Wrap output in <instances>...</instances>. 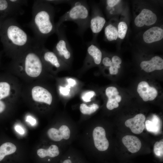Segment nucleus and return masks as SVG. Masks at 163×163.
Segmentation results:
<instances>
[{
    "mask_svg": "<svg viewBox=\"0 0 163 163\" xmlns=\"http://www.w3.org/2000/svg\"><path fill=\"white\" fill-rule=\"evenodd\" d=\"M55 9L45 0H35L32 8V18L28 26L32 29L35 39L44 44L50 36L56 32L54 21Z\"/></svg>",
    "mask_w": 163,
    "mask_h": 163,
    "instance_id": "1",
    "label": "nucleus"
},
{
    "mask_svg": "<svg viewBox=\"0 0 163 163\" xmlns=\"http://www.w3.org/2000/svg\"><path fill=\"white\" fill-rule=\"evenodd\" d=\"M4 50L8 55L18 57L34 42L14 18L5 19L0 35Z\"/></svg>",
    "mask_w": 163,
    "mask_h": 163,
    "instance_id": "2",
    "label": "nucleus"
},
{
    "mask_svg": "<svg viewBox=\"0 0 163 163\" xmlns=\"http://www.w3.org/2000/svg\"><path fill=\"white\" fill-rule=\"evenodd\" d=\"M69 4L71 8L56 23V31L63 22L72 21L77 24L78 32L82 36L90 26V16L88 3L86 0H72Z\"/></svg>",
    "mask_w": 163,
    "mask_h": 163,
    "instance_id": "3",
    "label": "nucleus"
},
{
    "mask_svg": "<svg viewBox=\"0 0 163 163\" xmlns=\"http://www.w3.org/2000/svg\"><path fill=\"white\" fill-rule=\"evenodd\" d=\"M65 30L62 24L57 30L56 34L58 36V40L53 50L59 57L67 60L71 58L72 52L71 47L67 40Z\"/></svg>",
    "mask_w": 163,
    "mask_h": 163,
    "instance_id": "4",
    "label": "nucleus"
},
{
    "mask_svg": "<svg viewBox=\"0 0 163 163\" xmlns=\"http://www.w3.org/2000/svg\"><path fill=\"white\" fill-rule=\"evenodd\" d=\"M21 6L11 0H0V18H14L22 14L24 11Z\"/></svg>",
    "mask_w": 163,
    "mask_h": 163,
    "instance_id": "5",
    "label": "nucleus"
},
{
    "mask_svg": "<svg viewBox=\"0 0 163 163\" xmlns=\"http://www.w3.org/2000/svg\"><path fill=\"white\" fill-rule=\"evenodd\" d=\"M93 136L95 146L99 151H104L108 149L109 143L103 128L100 126L95 128L93 131Z\"/></svg>",
    "mask_w": 163,
    "mask_h": 163,
    "instance_id": "6",
    "label": "nucleus"
},
{
    "mask_svg": "<svg viewBox=\"0 0 163 163\" xmlns=\"http://www.w3.org/2000/svg\"><path fill=\"white\" fill-rule=\"evenodd\" d=\"M157 20L156 15L151 11L143 9L135 18V24L137 27H142L145 25L150 26L154 24Z\"/></svg>",
    "mask_w": 163,
    "mask_h": 163,
    "instance_id": "7",
    "label": "nucleus"
},
{
    "mask_svg": "<svg viewBox=\"0 0 163 163\" xmlns=\"http://www.w3.org/2000/svg\"><path fill=\"white\" fill-rule=\"evenodd\" d=\"M92 14L90 21V26L94 36L99 33L104 27L106 20L98 12L94 6H92Z\"/></svg>",
    "mask_w": 163,
    "mask_h": 163,
    "instance_id": "8",
    "label": "nucleus"
},
{
    "mask_svg": "<svg viewBox=\"0 0 163 163\" xmlns=\"http://www.w3.org/2000/svg\"><path fill=\"white\" fill-rule=\"evenodd\" d=\"M31 95L35 101L44 103L50 105L53 99L51 94L46 89L40 86L34 87L31 90Z\"/></svg>",
    "mask_w": 163,
    "mask_h": 163,
    "instance_id": "9",
    "label": "nucleus"
},
{
    "mask_svg": "<svg viewBox=\"0 0 163 163\" xmlns=\"http://www.w3.org/2000/svg\"><path fill=\"white\" fill-rule=\"evenodd\" d=\"M145 117L142 113L136 115L133 118L127 120L125 122L126 126L129 128L131 131L136 134H139L143 131L145 125Z\"/></svg>",
    "mask_w": 163,
    "mask_h": 163,
    "instance_id": "10",
    "label": "nucleus"
},
{
    "mask_svg": "<svg viewBox=\"0 0 163 163\" xmlns=\"http://www.w3.org/2000/svg\"><path fill=\"white\" fill-rule=\"evenodd\" d=\"M137 91L140 96L145 101L153 100L158 94L156 89L150 87L145 81H142L139 84Z\"/></svg>",
    "mask_w": 163,
    "mask_h": 163,
    "instance_id": "11",
    "label": "nucleus"
},
{
    "mask_svg": "<svg viewBox=\"0 0 163 163\" xmlns=\"http://www.w3.org/2000/svg\"><path fill=\"white\" fill-rule=\"evenodd\" d=\"M105 92L108 97L106 104L107 108L109 110H112L118 107V103L121 101V97L119 95L117 89L114 87H109L106 89Z\"/></svg>",
    "mask_w": 163,
    "mask_h": 163,
    "instance_id": "12",
    "label": "nucleus"
},
{
    "mask_svg": "<svg viewBox=\"0 0 163 163\" xmlns=\"http://www.w3.org/2000/svg\"><path fill=\"white\" fill-rule=\"evenodd\" d=\"M143 38L144 41L148 43L160 40L163 38V29L158 27H152L144 33Z\"/></svg>",
    "mask_w": 163,
    "mask_h": 163,
    "instance_id": "13",
    "label": "nucleus"
},
{
    "mask_svg": "<svg viewBox=\"0 0 163 163\" xmlns=\"http://www.w3.org/2000/svg\"><path fill=\"white\" fill-rule=\"evenodd\" d=\"M140 66L142 69L147 72L156 70H161L163 69V60L159 56H155L150 60L142 62Z\"/></svg>",
    "mask_w": 163,
    "mask_h": 163,
    "instance_id": "14",
    "label": "nucleus"
},
{
    "mask_svg": "<svg viewBox=\"0 0 163 163\" xmlns=\"http://www.w3.org/2000/svg\"><path fill=\"white\" fill-rule=\"evenodd\" d=\"M123 143L129 151L132 153L138 152L141 147V143L137 137L127 135L124 136L122 139Z\"/></svg>",
    "mask_w": 163,
    "mask_h": 163,
    "instance_id": "15",
    "label": "nucleus"
},
{
    "mask_svg": "<svg viewBox=\"0 0 163 163\" xmlns=\"http://www.w3.org/2000/svg\"><path fill=\"white\" fill-rule=\"evenodd\" d=\"M87 53L92 56L94 63L99 64L101 62L102 53L98 47L92 41L87 43Z\"/></svg>",
    "mask_w": 163,
    "mask_h": 163,
    "instance_id": "16",
    "label": "nucleus"
},
{
    "mask_svg": "<svg viewBox=\"0 0 163 163\" xmlns=\"http://www.w3.org/2000/svg\"><path fill=\"white\" fill-rule=\"evenodd\" d=\"M37 154L39 157L43 159L47 157L54 158L58 156L59 154V151L57 146L52 145L47 149H40L37 151Z\"/></svg>",
    "mask_w": 163,
    "mask_h": 163,
    "instance_id": "17",
    "label": "nucleus"
},
{
    "mask_svg": "<svg viewBox=\"0 0 163 163\" xmlns=\"http://www.w3.org/2000/svg\"><path fill=\"white\" fill-rule=\"evenodd\" d=\"M16 150V147L13 144L6 142L0 146V162L3 160L7 156L14 153Z\"/></svg>",
    "mask_w": 163,
    "mask_h": 163,
    "instance_id": "18",
    "label": "nucleus"
},
{
    "mask_svg": "<svg viewBox=\"0 0 163 163\" xmlns=\"http://www.w3.org/2000/svg\"><path fill=\"white\" fill-rule=\"evenodd\" d=\"M159 120L158 117L155 115L153 116L152 121L147 120L145 125L147 130L154 133H157L159 130Z\"/></svg>",
    "mask_w": 163,
    "mask_h": 163,
    "instance_id": "19",
    "label": "nucleus"
},
{
    "mask_svg": "<svg viewBox=\"0 0 163 163\" xmlns=\"http://www.w3.org/2000/svg\"><path fill=\"white\" fill-rule=\"evenodd\" d=\"M104 33L106 39L109 41L116 40L118 37L117 29L111 24H109L106 26L105 28Z\"/></svg>",
    "mask_w": 163,
    "mask_h": 163,
    "instance_id": "20",
    "label": "nucleus"
},
{
    "mask_svg": "<svg viewBox=\"0 0 163 163\" xmlns=\"http://www.w3.org/2000/svg\"><path fill=\"white\" fill-rule=\"evenodd\" d=\"M11 86L6 81H0V100L6 99L9 95Z\"/></svg>",
    "mask_w": 163,
    "mask_h": 163,
    "instance_id": "21",
    "label": "nucleus"
},
{
    "mask_svg": "<svg viewBox=\"0 0 163 163\" xmlns=\"http://www.w3.org/2000/svg\"><path fill=\"white\" fill-rule=\"evenodd\" d=\"M98 108V105L95 104H93L88 106L86 104L82 103L81 104L80 107L81 112L84 114L90 115L95 112Z\"/></svg>",
    "mask_w": 163,
    "mask_h": 163,
    "instance_id": "22",
    "label": "nucleus"
},
{
    "mask_svg": "<svg viewBox=\"0 0 163 163\" xmlns=\"http://www.w3.org/2000/svg\"><path fill=\"white\" fill-rule=\"evenodd\" d=\"M47 135L49 138L53 141H59L63 139L59 129L51 128L47 131Z\"/></svg>",
    "mask_w": 163,
    "mask_h": 163,
    "instance_id": "23",
    "label": "nucleus"
},
{
    "mask_svg": "<svg viewBox=\"0 0 163 163\" xmlns=\"http://www.w3.org/2000/svg\"><path fill=\"white\" fill-rule=\"evenodd\" d=\"M127 29V26L125 22H120L118 25V37L121 39H123L125 37Z\"/></svg>",
    "mask_w": 163,
    "mask_h": 163,
    "instance_id": "24",
    "label": "nucleus"
},
{
    "mask_svg": "<svg viewBox=\"0 0 163 163\" xmlns=\"http://www.w3.org/2000/svg\"><path fill=\"white\" fill-rule=\"evenodd\" d=\"M154 151L155 154L158 156H162L163 154V142L161 139L159 142H156L154 145Z\"/></svg>",
    "mask_w": 163,
    "mask_h": 163,
    "instance_id": "25",
    "label": "nucleus"
},
{
    "mask_svg": "<svg viewBox=\"0 0 163 163\" xmlns=\"http://www.w3.org/2000/svg\"><path fill=\"white\" fill-rule=\"evenodd\" d=\"M59 130L63 139H68L70 136V130L68 127L65 125L61 126Z\"/></svg>",
    "mask_w": 163,
    "mask_h": 163,
    "instance_id": "26",
    "label": "nucleus"
},
{
    "mask_svg": "<svg viewBox=\"0 0 163 163\" xmlns=\"http://www.w3.org/2000/svg\"><path fill=\"white\" fill-rule=\"evenodd\" d=\"M95 95V93L93 91L87 92L84 93L82 96V100L85 102H89L91 99Z\"/></svg>",
    "mask_w": 163,
    "mask_h": 163,
    "instance_id": "27",
    "label": "nucleus"
},
{
    "mask_svg": "<svg viewBox=\"0 0 163 163\" xmlns=\"http://www.w3.org/2000/svg\"><path fill=\"white\" fill-rule=\"evenodd\" d=\"M120 67V65L116 66L112 62V65L110 66L109 69L110 74L113 75L117 74L118 72V69Z\"/></svg>",
    "mask_w": 163,
    "mask_h": 163,
    "instance_id": "28",
    "label": "nucleus"
},
{
    "mask_svg": "<svg viewBox=\"0 0 163 163\" xmlns=\"http://www.w3.org/2000/svg\"><path fill=\"white\" fill-rule=\"evenodd\" d=\"M47 2L51 4H58L62 3L69 4L72 0H45Z\"/></svg>",
    "mask_w": 163,
    "mask_h": 163,
    "instance_id": "29",
    "label": "nucleus"
},
{
    "mask_svg": "<svg viewBox=\"0 0 163 163\" xmlns=\"http://www.w3.org/2000/svg\"><path fill=\"white\" fill-rule=\"evenodd\" d=\"M71 86L68 85L66 87H60V93L64 95H67L69 93L70 88Z\"/></svg>",
    "mask_w": 163,
    "mask_h": 163,
    "instance_id": "30",
    "label": "nucleus"
},
{
    "mask_svg": "<svg viewBox=\"0 0 163 163\" xmlns=\"http://www.w3.org/2000/svg\"><path fill=\"white\" fill-rule=\"evenodd\" d=\"M112 63L116 66H118L121 64L122 60L121 59L117 56H114L112 58Z\"/></svg>",
    "mask_w": 163,
    "mask_h": 163,
    "instance_id": "31",
    "label": "nucleus"
},
{
    "mask_svg": "<svg viewBox=\"0 0 163 163\" xmlns=\"http://www.w3.org/2000/svg\"><path fill=\"white\" fill-rule=\"evenodd\" d=\"M120 1V0H107L106 1V3L107 6L111 8L115 6Z\"/></svg>",
    "mask_w": 163,
    "mask_h": 163,
    "instance_id": "32",
    "label": "nucleus"
},
{
    "mask_svg": "<svg viewBox=\"0 0 163 163\" xmlns=\"http://www.w3.org/2000/svg\"><path fill=\"white\" fill-rule=\"evenodd\" d=\"M102 63L106 66H110L112 64V62L108 57H105L103 59Z\"/></svg>",
    "mask_w": 163,
    "mask_h": 163,
    "instance_id": "33",
    "label": "nucleus"
},
{
    "mask_svg": "<svg viewBox=\"0 0 163 163\" xmlns=\"http://www.w3.org/2000/svg\"><path fill=\"white\" fill-rule=\"evenodd\" d=\"M13 2L22 6L25 5L27 4V0H11Z\"/></svg>",
    "mask_w": 163,
    "mask_h": 163,
    "instance_id": "34",
    "label": "nucleus"
},
{
    "mask_svg": "<svg viewBox=\"0 0 163 163\" xmlns=\"http://www.w3.org/2000/svg\"><path fill=\"white\" fill-rule=\"evenodd\" d=\"M26 121L32 125H35L36 123L35 119L30 116L27 117L26 119Z\"/></svg>",
    "mask_w": 163,
    "mask_h": 163,
    "instance_id": "35",
    "label": "nucleus"
},
{
    "mask_svg": "<svg viewBox=\"0 0 163 163\" xmlns=\"http://www.w3.org/2000/svg\"><path fill=\"white\" fill-rule=\"evenodd\" d=\"M6 108V104L5 102L0 100V113L4 111Z\"/></svg>",
    "mask_w": 163,
    "mask_h": 163,
    "instance_id": "36",
    "label": "nucleus"
},
{
    "mask_svg": "<svg viewBox=\"0 0 163 163\" xmlns=\"http://www.w3.org/2000/svg\"><path fill=\"white\" fill-rule=\"evenodd\" d=\"M16 131L21 134H23L24 133V131L23 129L20 126L17 125L15 127Z\"/></svg>",
    "mask_w": 163,
    "mask_h": 163,
    "instance_id": "37",
    "label": "nucleus"
},
{
    "mask_svg": "<svg viewBox=\"0 0 163 163\" xmlns=\"http://www.w3.org/2000/svg\"><path fill=\"white\" fill-rule=\"evenodd\" d=\"M67 82L68 83V85L71 86H74L76 84L75 81L72 78H69L67 79Z\"/></svg>",
    "mask_w": 163,
    "mask_h": 163,
    "instance_id": "38",
    "label": "nucleus"
},
{
    "mask_svg": "<svg viewBox=\"0 0 163 163\" xmlns=\"http://www.w3.org/2000/svg\"><path fill=\"white\" fill-rule=\"evenodd\" d=\"M5 19L0 18V35L2 29L3 22Z\"/></svg>",
    "mask_w": 163,
    "mask_h": 163,
    "instance_id": "39",
    "label": "nucleus"
}]
</instances>
